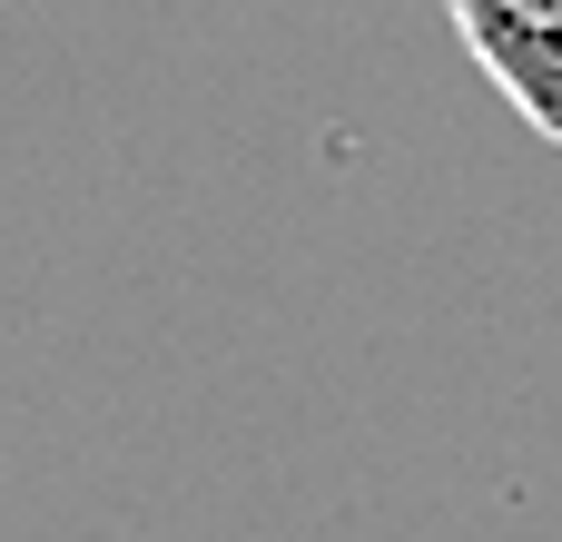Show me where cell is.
<instances>
[{
    "mask_svg": "<svg viewBox=\"0 0 562 542\" xmlns=\"http://www.w3.org/2000/svg\"><path fill=\"white\" fill-rule=\"evenodd\" d=\"M445 10L474 69L514 99V118L562 148V0H445Z\"/></svg>",
    "mask_w": 562,
    "mask_h": 542,
    "instance_id": "6da1fadb",
    "label": "cell"
}]
</instances>
